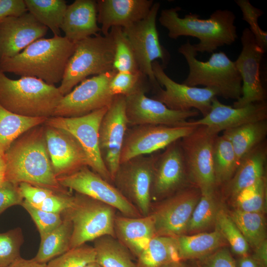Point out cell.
<instances>
[{"label": "cell", "mask_w": 267, "mask_h": 267, "mask_svg": "<svg viewBox=\"0 0 267 267\" xmlns=\"http://www.w3.org/2000/svg\"><path fill=\"white\" fill-rule=\"evenodd\" d=\"M4 158L5 180L16 185L24 182L55 193H68L53 173L44 127L37 126L20 136L5 152Z\"/></svg>", "instance_id": "cell-1"}, {"label": "cell", "mask_w": 267, "mask_h": 267, "mask_svg": "<svg viewBox=\"0 0 267 267\" xmlns=\"http://www.w3.org/2000/svg\"><path fill=\"white\" fill-rule=\"evenodd\" d=\"M180 10L179 7L163 9L159 23L168 30L171 39L190 36L199 39V42L194 44L197 53H212L219 47L231 44L238 38L234 24L236 16L229 10H216L206 19L191 13L180 17Z\"/></svg>", "instance_id": "cell-2"}, {"label": "cell", "mask_w": 267, "mask_h": 267, "mask_svg": "<svg viewBox=\"0 0 267 267\" xmlns=\"http://www.w3.org/2000/svg\"><path fill=\"white\" fill-rule=\"evenodd\" d=\"M75 44L65 37L38 39L15 56L0 60V70L35 77L54 85L61 82Z\"/></svg>", "instance_id": "cell-3"}, {"label": "cell", "mask_w": 267, "mask_h": 267, "mask_svg": "<svg viewBox=\"0 0 267 267\" xmlns=\"http://www.w3.org/2000/svg\"><path fill=\"white\" fill-rule=\"evenodd\" d=\"M63 96L58 87L41 79L21 77L12 80L0 70V104L15 114L48 118Z\"/></svg>", "instance_id": "cell-4"}, {"label": "cell", "mask_w": 267, "mask_h": 267, "mask_svg": "<svg viewBox=\"0 0 267 267\" xmlns=\"http://www.w3.org/2000/svg\"><path fill=\"white\" fill-rule=\"evenodd\" d=\"M178 51L186 60L189 73L182 84L190 87L202 85L215 90L225 99H239L242 94V80L234 62L223 52L212 53L208 60L200 61L194 44L189 40Z\"/></svg>", "instance_id": "cell-5"}, {"label": "cell", "mask_w": 267, "mask_h": 267, "mask_svg": "<svg viewBox=\"0 0 267 267\" xmlns=\"http://www.w3.org/2000/svg\"><path fill=\"white\" fill-rule=\"evenodd\" d=\"M115 45L111 35L88 37L75 44L58 89L64 96L90 75H99L113 69Z\"/></svg>", "instance_id": "cell-6"}, {"label": "cell", "mask_w": 267, "mask_h": 267, "mask_svg": "<svg viewBox=\"0 0 267 267\" xmlns=\"http://www.w3.org/2000/svg\"><path fill=\"white\" fill-rule=\"evenodd\" d=\"M71 206L61 215L72 224L70 249L104 235L115 237L116 209L104 203L77 193Z\"/></svg>", "instance_id": "cell-7"}, {"label": "cell", "mask_w": 267, "mask_h": 267, "mask_svg": "<svg viewBox=\"0 0 267 267\" xmlns=\"http://www.w3.org/2000/svg\"><path fill=\"white\" fill-rule=\"evenodd\" d=\"M158 154L137 156L120 163L113 179V185L142 216L151 211V185Z\"/></svg>", "instance_id": "cell-8"}, {"label": "cell", "mask_w": 267, "mask_h": 267, "mask_svg": "<svg viewBox=\"0 0 267 267\" xmlns=\"http://www.w3.org/2000/svg\"><path fill=\"white\" fill-rule=\"evenodd\" d=\"M218 135L207 126L200 125L180 139L189 180L201 192L217 190L212 155Z\"/></svg>", "instance_id": "cell-9"}, {"label": "cell", "mask_w": 267, "mask_h": 267, "mask_svg": "<svg viewBox=\"0 0 267 267\" xmlns=\"http://www.w3.org/2000/svg\"><path fill=\"white\" fill-rule=\"evenodd\" d=\"M160 7L154 2L148 15L143 19L123 30L134 50L139 71L149 79L154 91L161 87L154 75L152 64L161 59L163 67L169 62V53L161 45L156 27V19Z\"/></svg>", "instance_id": "cell-10"}, {"label": "cell", "mask_w": 267, "mask_h": 267, "mask_svg": "<svg viewBox=\"0 0 267 267\" xmlns=\"http://www.w3.org/2000/svg\"><path fill=\"white\" fill-rule=\"evenodd\" d=\"M116 72L113 70L81 82L63 96L52 117H80L109 107L115 96L110 91L109 83Z\"/></svg>", "instance_id": "cell-11"}, {"label": "cell", "mask_w": 267, "mask_h": 267, "mask_svg": "<svg viewBox=\"0 0 267 267\" xmlns=\"http://www.w3.org/2000/svg\"><path fill=\"white\" fill-rule=\"evenodd\" d=\"M108 107L77 117H51L44 124L71 134L86 152L91 170L113 183L111 176L102 159L99 146V129Z\"/></svg>", "instance_id": "cell-12"}, {"label": "cell", "mask_w": 267, "mask_h": 267, "mask_svg": "<svg viewBox=\"0 0 267 267\" xmlns=\"http://www.w3.org/2000/svg\"><path fill=\"white\" fill-rule=\"evenodd\" d=\"M155 78L161 87L155 90L152 97L170 109L187 111L197 110L203 117L210 111L213 99L218 96L217 92L211 88L190 87L176 82L164 71V68L157 60L152 64Z\"/></svg>", "instance_id": "cell-13"}, {"label": "cell", "mask_w": 267, "mask_h": 267, "mask_svg": "<svg viewBox=\"0 0 267 267\" xmlns=\"http://www.w3.org/2000/svg\"><path fill=\"white\" fill-rule=\"evenodd\" d=\"M200 196V189L190 185L162 200L149 214L153 217L157 236L177 237L186 234Z\"/></svg>", "instance_id": "cell-14"}, {"label": "cell", "mask_w": 267, "mask_h": 267, "mask_svg": "<svg viewBox=\"0 0 267 267\" xmlns=\"http://www.w3.org/2000/svg\"><path fill=\"white\" fill-rule=\"evenodd\" d=\"M196 126L144 125L129 127L122 148L120 163L134 157L151 154L165 149L188 135Z\"/></svg>", "instance_id": "cell-15"}, {"label": "cell", "mask_w": 267, "mask_h": 267, "mask_svg": "<svg viewBox=\"0 0 267 267\" xmlns=\"http://www.w3.org/2000/svg\"><path fill=\"white\" fill-rule=\"evenodd\" d=\"M59 184L89 197L108 204L129 217L142 216L135 207L113 183L85 166L70 174L57 178Z\"/></svg>", "instance_id": "cell-16"}, {"label": "cell", "mask_w": 267, "mask_h": 267, "mask_svg": "<svg viewBox=\"0 0 267 267\" xmlns=\"http://www.w3.org/2000/svg\"><path fill=\"white\" fill-rule=\"evenodd\" d=\"M242 49L234 61L242 80V94L234 102V108L265 101L267 93L260 76V66L265 50L259 45L255 36L245 28L241 37Z\"/></svg>", "instance_id": "cell-17"}, {"label": "cell", "mask_w": 267, "mask_h": 267, "mask_svg": "<svg viewBox=\"0 0 267 267\" xmlns=\"http://www.w3.org/2000/svg\"><path fill=\"white\" fill-rule=\"evenodd\" d=\"M129 127L125 97L115 95L101 121L99 129L100 154L112 182L120 163L122 148Z\"/></svg>", "instance_id": "cell-18"}, {"label": "cell", "mask_w": 267, "mask_h": 267, "mask_svg": "<svg viewBox=\"0 0 267 267\" xmlns=\"http://www.w3.org/2000/svg\"><path fill=\"white\" fill-rule=\"evenodd\" d=\"M147 89H140L125 97V110L129 127L156 125L179 126L187 125V120L197 116L195 109L175 111L162 102L145 95Z\"/></svg>", "instance_id": "cell-19"}, {"label": "cell", "mask_w": 267, "mask_h": 267, "mask_svg": "<svg viewBox=\"0 0 267 267\" xmlns=\"http://www.w3.org/2000/svg\"><path fill=\"white\" fill-rule=\"evenodd\" d=\"M180 139L158 155L151 185V200H163L193 185L188 178Z\"/></svg>", "instance_id": "cell-20"}, {"label": "cell", "mask_w": 267, "mask_h": 267, "mask_svg": "<svg viewBox=\"0 0 267 267\" xmlns=\"http://www.w3.org/2000/svg\"><path fill=\"white\" fill-rule=\"evenodd\" d=\"M44 134L52 169L57 178L89 166L86 152L71 134L45 125Z\"/></svg>", "instance_id": "cell-21"}, {"label": "cell", "mask_w": 267, "mask_h": 267, "mask_svg": "<svg viewBox=\"0 0 267 267\" xmlns=\"http://www.w3.org/2000/svg\"><path fill=\"white\" fill-rule=\"evenodd\" d=\"M47 30L28 11L5 18L0 22V60L18 54Z\"/></svg>", "instance_id": "cell-22"}, {"label": "cell", "mask_w": 267, "mask_h": 267, "mask_svg": "<svg viewBox=\"0 0 267 267\" xmlns=\"http://www.w3.org/2000/svg\"><path fill=\"white\" fill-rule=\"evenodd\" d=\"M267 119V104L265 101L234 108L221 103L216 97L207 115L195 121H188L187 124L205 126L219 134L221 131Z\"/></svg>", "instance_id": "cell-23"}, {"label": "cell", "mask_w": 267, "mask_h": 267, "mask_svg": "<svg viewBox=\"0 0 267 267\" xmlns=\"http://www.w3.org/2000/svg\"><path fill=\"white\" fill-rule=\"evenodd\" d=\"M97 22L103 35L113 27L125 28L144 18L154 3L152 0H98Z\"/></svg>", "instance_id": "cell-24"}, {"label": "cell", "mask_w": 267, "mask_h": 267, "mask_svg": "<svg viewBox=\"0 0 267 267\" xmlns=\"http://www.w3.org/2000/svg\"><path fill=\"white\" fill-rule=\"evenodd\" d=\"M266 140L248 152L239 161L231 178L221 188L222 195L232 201L245 189L266 176Z\"/></svg>", "instance_id": "cell-25"}, {"label": "cell", "mask_w": 267, "mask_h": 267, "mask_svg": "<svg viewBox=\"0 0 267 267\" xmlns=\"http://www.w3.org/2000/svg\"><path fill=\"white\" fill-rule=\"evenodd\" d=\"M97 16L96 0H76L67 5L60 29L64 37L76 44L101 31Z\"/></svg>", "instance_id": "cell-26"}, {"label": "cell", "mask_w": 267, "mask_h": 267, "mask_svg": "<svg viewBox=\"0 0 267 267\" xmlns=\"http://www.w3.org/2000/svg\"><path fill=\"white\" fill-rule=\"evenodd\" d=\"M114 231L116 238L136 258L157 236L150 214L138 217L116 215Z\"/></svg>", "instance_id": "cell-27"}, {"label": "cell", "mask_w": 267, "mask_h": 267, "mask_svg": "<svg viewBox=\"0 0 267 267\" xmlns=\"http://www.w3.org/2000/svg\"><path fill=\"white\" fill-rule=\"evenodd\" d=\"M176 238L178 256L182 261L198 260L228 245L216 229L210 232L185 234Z\"/></svg>", "instance_id": "cell-28"}, {"label": "cell", "mask_w": 267, "mask_h": 267, "mask_svg": "<svg viewBox=\"0 0 267 267\" xmlns=\"http://www.w3.org/2000/svg\"><path fill=\"white\" fill-rule=\"evenodd\" d=\"M222 135L231 143L238 164L248 152L266 140L267 120L248 123L223 131Z\"/></svg>", "instance_id": "cell-29"}, {"label": "cell", "mask_w": 267, "mask_h": 267, "mask_svg": "<svg viewBox=\"0 0 267 267\" xmlns=\"http://www.w3.org/2000/svg\"><path fill=\"white\" fill-rule=\"evenodd\" d=\"M47 119L17 115L0 104V154L4 156L14 141L31 129L44 124Z\"/></svg>", "instance_id": "cell-30"}, {"label": "cell", "mask_w": 267, "mask_h": 267, "mask_svg": "<svg viewBox=\"0 0 267 267\" xmlns=\"http://www.w3.org/2000/svg\"><path fill=\"white\" fill-rule=\"evenodd\" d=\"M62 219L57 227L41 238L39 250L33 258L36 261L47 264L70 249L72 224L69 220L64 218Z\"/></svg>", "instance_id": "cell-31"}, {"label": "cell", "mask_w": 267, "mask_h": 267, "mask_svg": "<svg viewBox=\"0 0 267 267\" xmlns=\"http://www.w3.org/2000/svg\"><path fill=\"white\" fill-rule=\"evenodd\" d=\"M95 262L101 267H136L132 254L116 238L110 235L93 240Z\"/></svg>", "instance_id": "cell-32"}, {"label": "cell", "mask_w": 267, "mask_h": 267, "mask_svg": "<svg viewBox=\"0 0 267 267\" xmlns=\"http://www.w3.org/2000/svg\"><path fill=\"white\" fill-rule=\"evenodd\" d=\"M178 260L176 237L156 236L137 257L135 264L136 267H160Z\"/></svg>", "instance_id": "cell-33"}, {"label": "cell", "mask_w": 267, "mask_h": 267, "mask_svg": "<svg viewBox=\"0 0 267 267\" xmlns=\"http://www.w3.org/2000/svg\"><path fill=\"white\" fill-rule=\"evenodd\" d=\"M217 190L201 192L200 198L189 221L186 234L204 232L215 225L220 208Z\"/></svg>", "instance_id": "cell-34"}, {"label": "cell", "mask_w": 267, "mask_h": 267, "mask_svg": "<svg viewBox=\"0 0 267 267\" xmlns=\"http://www.w3.org/2000/svg\"><path fill=\"white\" fill-rule=\"evenodd\" d=\"M212 162L218 189L228 182L238 165L232 145L223 135H218L215 140Z\"/></svg>", "instance_id": "cell-35"}, {"label": "cell", "mask_w": 267, "mask_h": 267, "mask_svg": "<svg viewBox=\"0 0 267 267\" xmlns=\"http://www.w3.org/2000/svg\"><path fill=\"white\" fill-rule=\"evenodd\" d=\"M27 10L40 23L49 28L54 36L60 29L67 5L64 0H24Z\"/></svg>", "instance_id": "cell-36"}, {"label": "cell", "mask_w": 267, "mask_h": 267, "mask_svg": "<svg viewBox=\"0 0 267 267\" xmlns=\"http://www.w3.org/2000/svg\"><path fill=\"white\" fill-rule=\"evenodd\" d=\"M228 213L253 250L266 239L264 213L244 212L235 209Z\"/></svg>", "instance_id": "cell-37"}, {"label": "cell", "mask_w": 267, "mask_h": 267, "mask_svg": "<svg viewBox=\"0 0 267 267\" xmlns=\"http://www.w3.org/2000/svg\"><path fill=\"white\" fill-rule=\"evenodd\" d=\"M109 34L115 45L113 69L118 72L140 71L134 50L122 28L113 27Z\"/></svg>", "instance_id": "cell-38"}, {"label": "cell", "mask_w": 267, "mask_h": 267, "mask_svg": "<svg viewBox=\"0 0 267 267\" xmlns=\"http://www.w3.org/2000/svg\"><path fill=\"white\" fill-rule=\"evenodd\" d=\"M215 229L218 230L239 257L250 255V247L228 213L222 207L218 212Z\"/></svg>", "instance_id": "cell-39"}, {"label": "cell", "mask_w": 267, "mask_h": 267, "mask_svg": "<svg viewBox=\"0 0 267 267\" xmlns=\"http://www.w3.org/2000/svg\"><path fill=\"white\" fill-rule=\"evenodd\" d=\"M267 178L264 176L245 189L232 200L235 209L248 212L265 213Z\"/></svg>", "instance_id": "cell-40"}, {"label": "cell", "mask_w": 267, "mask_h": 267, "mask_svg": "<svg viewBox=\"0 0 267 267\" xmlns=\"http://www.w3.org/2000/svg\"><path fill=\"white\" fill-rule=\"evenodd\" d=\"M151 87L148 78L140 71L135 73L118 72L114 75L109 83V88L114 96H127L136 91Z\"/></svg>", "instance_id": "cell-41"}, {"label": "cell", "mask_w": 267, "mask_h": 267, "mask_svg": "<svg viewBox=\"0 0 267 267\" xmlns=\"http://www.w3.org/2000/svg\"><path fill=\"white\" fill-rule=\"evenodd\" d=\"M95 261L93 247L85 244L50 260L46 264V267H86Z\"/></svg>", "instance_id": "cell-42"}, {"label": "cell", "mask_w": 267, "mask_h": 267, "mask_svg": "<svg viewBox=\"0 0 267 267\" xmlns=\"http://www.w3.org/2000/svg\"><path fill=\"white\" fill-rule=\"evenodd\" d=\"M23 242L20 227L0 233V267H8L20 257V250Z\"/></svg>", "instance_id": "cell-43"}, {"label": "cell", "mask_w": 267, "mask_h": 267, "mask_svg": "<svg viewBox=\"0 0 267 267\" xmlns=\"http://www.w3.org/2000/svg\"><path fill=\"white\" fill-rule=\"evenodd\" d=\"M22 207L30 215L42 238L57 227L62 222L60 214L46 212L23 200Z\"/></svg>", "instance_id": "cell-44"}, {"label": "cell", "mask_w": 267, "mask_h": 267, "mask_svg": "<svg viewBox=\"0 0 267 267\" xmlns=\"http://www.w3.org/2000/svg\"><path fill=\"white\" fill-rule=\"evenodd\" d=\"M235 1L242 11V19L249 24V29L255 36L258 44L266 51L267 47V33L260 27L258 23L259 18L264 12L254 6L248 0H236Z\"/></svg>", "instance_id": "cell-45"}, {"label": "cell", "mask_w": 267, "mask_h": 267, "mask_svg": "<svg viewBox=\"0 0 267 267\" xmlns=\"http://www.w3.org/2000/svg\"><path fill=\"white\" fill-rule=\"evenodd\" d=\"M74 198V195H70L69 192H54L40 204L34 207L46 212L61 215L71 206Z\"/></svg>", "instance_id": "cell-46"}, {"label": "cell", "mask_w": 267, "mask_h": 267, "mask_svg": "<svg viewBox=\"0 0 267 267\" xmlns=\"http://www.w3.org/2000/svg\"><path fill=\"white\" fill-rule=\"evenodd\" d=\"M196 261L201 267H237L235 260L226 246Z\"/></svg>", "instance_id": "cell-47"}, {"label": "cell", "mask_w": 267, "mask_h": 267, "mask_svg": "<svg viewBox=\"0 0 267 267\" xmlns=\"http://www.w3.org/2000/svg\"><path fill=\"white\" fill-rule=\"evenodd\" d=\"M23 200L18 185L6 180L0 184V215L11 206L21 205Z\"/></svg>", "instance_id": "cell-48"}, {"label": "cell", "mask_w": 267, "mask_h": 267, "mask_svg": "<svg viewBox=\"0 0 267 267\" xmlns=\"http://www.w3.org/2000/svg\"><path fill=\"white\" fill-rule=\"evenodd\" d=\"M18 187L24 200L33 206L40 204L48 196L54 193L50 189L24 182L19 183Z\"/></svg>", "instance_id": "cell-49"}, {"label": "cell", "mask_w": 267, "mask_h": 267, "mask_svg": "<svg viewBox=\"0 0 267 267\" xmlns=\"http://www.w3.org/2000/svg\"><path fill=\"white\" fill-rule=\"evenodd\" d=\"M27 11L24 0H0V22L8 17L20 16Z\"/></svg>", "instance_id": "cell-50"}, {"label": "cell", "mask_w": 267, "mask_h": 267, "mask_svg": "<svg viewBox=\"0 0 267 267\" xmlns=\"http://www.w3.org/2000/svg\"><path fill=\"white\" fill-rule=\"evenodd\" d=\"M251 256L262 267H267V241H263L254 250Z\"/></svg>", "instance_id": "cell-51"}, {"label": "cell", "mask_w": 267, "mask_h": 267, "mask_svg": "<svg viewBox=\"0 0 267 267\" xmlns=\"http://www.w3.org/2000/svg\"><path fill=\"white\" fill-rule=\"evenodd\" d=\"M8 267H46V264L39 263L33 258L30 260L25 259L20 256Z\"/></svg>", "instance_id": "cell-52"}, {"label": "cell", "mask_w": 267, "mask_h": 267, "mask_svg": "<svg viewBox=\"0 0 267 267\" xmlns=\"http://www.w3.org/2000/svg\"><path fill=\"white\" fill-rule=\"evenodd\" d=\"M235 262L237 267H262L250 254L239 257Z\"/></svg>", "instance_id": "cell-53"}, {"label": "cell", "mask_w": 267, "mask_h": 267, "mask_svg": "<svg viewBox=\"0 0 267 267\" xmlns=\"http://www.w3.org/2000/svg\"><path fill=\"white\" fill-rule=\"evenodd\" d=\"M160 267H188V266L182 261H173L168 262Z\"/></svg>", "instance_id": "cell-54"}, {"label": "cell", "mask_w": 267, "mask_h": 267, "mask_svg": "<svg viewBox=\"0 0 267 267\" xmlns=\"http://www.w3.org/2000/svg\"><path fill=\"white\" fill-rule=\"evenodd\" d=\"M5 164L4 156L0 155V184L5 180Z\"/></svg>", "instance_id": "cell-55"}, {"label": "cell", "mask_w": 267, "mask_h": 267, "mask_svg": "<svg viewBox=\"0 0 267 267\" xmlns=\"http://www.w3.org/2000/svg\"><path fill=\"white\" fill-rule=\"evenodd\" d=\"M187 266L188 267H201L196 260H191L190 263Z\"/></svg>", "instance_id": "cell-56"}, {"label": "cell", "mask_w": 267, "mask_h": 267, "mask_svg": "<svg viewBox=\"0 0 267 267\" xmlns=\"http://www.w3.org/2000/svg\"><path fill=\"white\" fill-rule=\"evenodd\" d=\"M86 267H101L99 265H98L95 262L91 263L87 265Z\"/></svg>", "instance_id": "cell-57"}]
</instances>
